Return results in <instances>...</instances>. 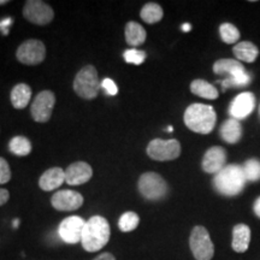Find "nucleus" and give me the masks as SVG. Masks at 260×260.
<instances>
[{
	"label": "nucleus",
	"instance_id": "9",
	"mask_svg": "<svg viewBox=\"0 0 260 260\" xmlns=\"http://www.w3.org/2000/svg\"><path fill=\"white\" fill-rule=\"evenodd\" d=\"M16 57L24 65H39L46 58V47L40 40H27L18 47Z\"/></svg>",
	"mask_w": 260,
	"mask_h": 260
},
{
	"label": "nucleus",
	"instance_id": "26",
	"mask_svg": "<svg viewBox=\"0 0 260 260\" xmlns=\"http://www.w3.org/2000/svg\"><path fill=\"white\" fill-rule=\"evenodd\" d=\"M243 174H245L246 180L248 182L260 181V160L259 159L252 158L245 161L242 167Z\"/></svg>",
	"mask_w": 260,
	"mask_h": 260
},
{
	"label": "nucleus",
	"instance_id": "40",
	"mask_svg": "<svg viewBox=\"0 0 260 260\" xmlns=\"http://www.w3.org/2000/svg\"><path fill=\"white\" fill-rule=\"evenodd\" d=\"M259 117H260V106H259Z\"/></svg>",
	"mask_w": 260,
	"mask_h": 260
},
{
	"label": "nucleus",
	"instance_id": "13",
	"mask_svg": "<svg viewBox=\"0 0 260 260\" xmlns=\"http://www.w3.org/2000/svg\"><path fill=\"white\" fill-rule=\"evenodd\" d=\"M83 197L75 190H59L54 193L51 204L58 211H75L83 205Z\"/></svg>",
	"mask_w": 260,
	"mask_h": 260
},
{
	"label": "nucleus",
	"instance_id": "3",
	"mask_svg": "<svg viewBox=\"0 0 260 260\" xmlns=\"http://www.w3.org/2000/svg\"><path fill=\"white\" fill-rule=\"evenodd\" d=\"M184 124L191 132L199 134H210L216 125L217 115L211 105L191 104L184 112Z\"/></svg>",
	"mask_w": 260,
	"mask_h": 260
},
{
	"label": "nucleus",
	"instance_id": "31",
	"mask_svg": "<svg viewBox=\"0 0 260 260\" xmlns=\"http://www.w3.org/2000/svg\"><path fill=\"white\" fill-rule=\"evenodd\" d=\"M102 88L109 94V95H116L118 93V88H117L116 83L113 82L111 79H104L102 82Z\"/></svg>",
	"mask_w": 260,
	"mask_h": 260
},
{
	"label": "nucleus",
	"instance_id": "20",
	"mask_svg": "<svg viewBox=\"0 0 260 260\" xmlns=\"http://www.w3.org/2000/svg\"><path fill=\"white\" fill-rule=\"evenodd\" d=\"M11 104L15 109L22 110L31 99V88L25 83H18L11 90Z\"/></svg>",
	"mask_w": 260,
	"mask_h": 260
},
{
	"label": "nucleus",
	"instance_id": "36",
	"mask_svg": "<svg viewBox=\"0 0 260 260\" xmlns=\"http://www.w3.org/2000/svg\"><path fill=\"white\" fill-rule=\"evenodd\" d=\"M191 29V25L189 24V23H184V24H182V30L183 31H189Z\"/></svg>",
	"mask_w": 260,
	"mask_h": 260
},
{
	"label": "nucleus",
	"instance_id": "8",
	"mask_svg": "<svg viewBox=\"0 0 260 260\" xmlns=\"http://www.w3.org/2000/svg\"><path fill=\"white\" fill-rule=\"evenodd\" d=\"M147 154L153 160H175L181 155V144L176 139H154L147 146Z\"/></svg>",
	"mask_w": 260,
	"mask_h": 260
},
{
	"label": "nucleus",
	"instance_id": "25",
	"mask_svg": "<svg viewBox=\"0 0 260 260\" xmlns=\"http://www.w3.org/2000/svg\"><path fill=\"white\" fill-rule=\"evenodd\" d=\"M9 148L11 153L18 157H25L31 152L30 141L24 136H15L11 139L9 144Z\"/></svg>",
	"mask_w": 260,
	"mask_h": 260
},
{
	"label": "nucleus",
	"instance_id": "38",
	"mask_svg": "<svg viewBox=\"0 0 260 260\" xmlns=\"http://www.w3.org/2000/svg\"><path fill=\"white\" fill-rule=\"evenodd\" d=\"M8 0H0V5H5V4H8Z\"/></svg>",
	"mask_w": 260,
	"mask_h": 260
},
{
	"label": "nucleus",
	"instance_id": "30",
	"mask_svg": "<svg viewBox=\"0 0 260 260\" xmlns=\"http://www.w3.org/2000/svg\"><path fill=\"white\" fill-rule=\"evenodd\" d=\"M11 180V170L9 162L0 157V184H5Z\"/></svg>",
	"mask_w": 260,
	"mask_h": 260
},
{
	"label": "nucleus",
	"instance_id": "33",
	"mask_svg": "<svg viewBox=\"0 0 260 260\" xmlns=\"http://www.w3.org/2000/svg\"><path fill=\"white\" fill-rule=\"evenodd\" d=\"M9 198H10L9 191L6 189H3V188H0V206H3V205L8 203Z\"/></svg>",
	"mask_w": 260,
	"mask_h": 260
},
{
	"label": "nucleus",
	"instance_id": "5",
	"mask_svg": "<svg viewBox=\"0 0 260 260\" xmlns=\"http://www.w3.org/2000/svg\"><path fill=\"white\" fill-rule=\"evenodd\" d=\"M100 88H102V82L93 65H86L82 68L74 80V90L82 99H94L99 94Z\"/></svg>",
	"mask_w": 260,
	"mask_h": 260
},
{
	"label": "nucleus",
	"instance_id": "21",
	"mask_svg": "<svg viewBox=\"0 0 260 260\" xmlns=\"http://www.w3.org/2000/svg\"><path fill=\"white\" fill-rule=\"evenodd\" d=\"M234 54L239 61H246V63H253L259 54L258 47L249 41H242L237 44L233 48Z\"/></svg>",
	"mask_w": 260,
	"mask_h": 260
},
{
	"label": "nucleus",
	"instance_id": "1",
	"mask_svg": "<svg viewBox=\"0 0 260 260\" xmlns=\"http://www.w3.org/2000/svg\"><path fill=\"white\" fill-rule=\"evenodd\" d=\"M110 234L109 222L102 216H94L84 224L81 243L87 252H98L109 242Z\"/></svg>",
	"mask_w": 260,
	"mask_h": 260
},
{
	"label": "nucleus",
	"instance_id": "16",
	"mask_svg": "<svg viewBox=\"0 0 260 260\" xmlns=\"http://www.w3.org/2000/svg\"><path fill=\"white\" fill-rule=\"evenodd\" d=\"M226 152L223 147L214 146L206 151L203 158V169L207 174H218L225 167Z\"/></svg>",
	"mask_w": 260,
	"mask_h": 260
},
{
	"label": "nucleus",
	"instance_id": "28",
	"mask_svg": "<svg viewBox=\"0 0 260 260\" xmlns=\"http://www.w3.org/2000/svg\"><path fill=\"white\" fill-rule=\"evenodd\" d=\"M139 223H140V218L138 214L135 212H132V211H129V212H125L122 214V217L119 218L118 226L122 232L129 233V232H133V230H135L136 228H138Z\"/></svg>",
	"mask_w": 260,
	"mask_h": 260
},
{
	"label": "nucleus",
	"instance_id": "32",
	"mask_svg": "<svg viewBox=\"0 0 260 260\" xmlns=\"http://www.w3.org/2000/svg\"><path fill=\"white\" fill-rule=\"evenodd\" d=\"M12 23V19L11 18H5L4 21L0 22V29H2L3 34L4 35H8V28L11 25Z\"/></svg>",
	"mask_w": 260,
	"mask_h": 260
},
{
	"label": "nucleus",
	"instance_id": "19",
	"mask_svg": "<svg viewBox=\"0 0 260 260\" xmlns=\"http://www.w3.org/2000/svg\"><path fill=\"white\" fill-rule=\"evenodd\" d=\"M220 136L228 144H237L242 138V125L237 119L230 118L220 126Z\"/></svg>",
	"mask_w": 260,
	"mask_h": 260
},
{
	"label": "nucleus",
	"instance_id": "17",
	"mask_svg": "<svg viewBox=\"0 0 260 260\" xmlns=\"http://www.w3.org/2000/svg\"><path fill=\"white\" fill-rule=\"evenodd\" d=\"M65 181V171L61 168H51L41 175L39 186L42 190L51 191L60 187Z\"/></svg>",
	"mask_w": 260,
	"mask_h": 260
},
{
	"label": "nucleus",
	"instance_id": "34",
	"mask_svg": "<svg viewBox=\"0 0 260 260\" xmlns=\"http://www.w3.org/2000/svg\"><path fill=\"white\" fill-rule=\"evenodd\" d=\"M94 260H116L115 256H113L111 253H103L99 256H96Z\"/></svg>",
	"mask_w": 260,
	"mask_h": 260
},
{
	"label": "nucleus",
	"instance_id": "15",
	"mask_svg": "<svg viewBox=\"0 0 260 260\" xmlns=\"http://www.w3.org/2000/svg\"><path fill=\"white\" fill-rule=\"evenodd\" d=\"M93 176V169L88 162L76 161L65 170V182L70 186H80L87 183Z\"/></svg>",
	"mask_w": 260,
	"mask_h": 260
},
{
	"label": "nucleus",
	"instance_id": "18",
	"mask_svg": "<svg viewBox=\"0 0 260 260\" xmlns=\"http://www.w3.org/2000/svg\"><path fill=\"white\" fill-rule=\"evenodd\" d=\"M251 243V228L246 224H236L233 229L232 247L236 253H245Z\"/></svg>",
	"mask_w": 260,
	"mask_h": 260
},
{
	"label": "nucleus",
	"instance_id": "4",
	"mask_svg": "<svg viewBox=\"0 0 260 260\" xmlns=\"http://www.w3.org/2000/svg\"><path fill=\"white\" fill-rule=\"evenodd\" d=\"M213 73L223 75L226 74L228 79L223 80V89L232 88V87H243L251 82V75L243 68L239 60L235 59H219L213 64Z\"/></svg>",
	"mask_w": 260,
	"mask_h": 260
},
{
	"label": "nucleus",
	"instance_id": "35",
	"mask_svg": "<svg viewBox=\"0 0 260 260\" xmlns=\"http://www.w3.org/2000/svg\"><path fill=\"white\" fill-rule=\"evenodd\" d=\"M253 210H254L255 216L260 218V197L256 198V200L254 201V205H253Z\"/></svg>",
	"mask_w": 260,
	"mask_h": 260
},
{
	"label": "nucleus",
	"instance_id": "10",
	"mask_svg": "<svg viewBox=\"0 0 260 260\" xmlns=\"http://www.w3.org/2000/svg\"><path fill=\"white\" fill-rule=\"evenodd\" d=\"M56 96L51 90H42L31 103L30 112L35 122L46 123L50 121L52 111H53Z\"/></svg>",
	"mask_w": 260,
	"mask_h": 260
},
{
	"label": "nucleus",
	"instance_id": "24",
	"mask_svg": "<svg viewBox=\"0 0 260 260\" xmlns=\"http://www.w3.org/2000/svg\"><path fill=\"white\" fill-rule=\"evenodd\" d=\"M140 16H141V18L144 19L146 23L154 24L161 21L164 12H162L161 6L157 4V3H148V4H146L142 8Z\"/></svg>",
	"mask_w": 260,
	"mask_h": 260
},
{
	"label": "nucleus",
	"instance_id": "6",
	"mask_svg": "<svg viewBox=\"0 0 260 260\" xmlns=\"http://www.w3.org/2000/svg\"><path fill=\"white\" fill-rule=\"evenodd\" d=\"M139 190L145 199L158 201L167 197L169 187L160 175L155 172H145L139 180Z\"/></svg>",
	"mask_w": 260,
	"mask_h": 260
},
{
	"label": "nucleus",
	"instance_id": "23",
	"mask_svg": "<svg viewBox=\"0 0 260 260\" xmlns=\"http://www.w3.org/2000/svg\"><path fill=\"white\" fill-rule=\"evenodd\" d=\"M146 40V30L136 22H128L125 25V41L130 46H139Z\"/></svg>",
	"mask_w": 260,
	"mask_h": 260
},
{
	"label": "nucleus",
	"instance_id": "11",
	"mask_svg": "<svg viewBox=\"0 0 260 260\" xmlns=\"http://www.w3.org/2000/svg\"><path fill=\"white\" fill-rule=\"evenodd\" d=\"M23 16L27 21L38 25L48 24L54 17V12L46 3L40 0H29L24 4Z\"/></svg>",
	"mask_w": 260,
	"mask_h": 260
},
{
	"label": "nucleus",
	"instance_id": "7",
	"mask_svg": "<svg viewBox=\"0 0 260 260\" xmlns=\"http://www.w3.org/2000/svg\"><path fill=\"white\" fill-rule=\"evenodd\" d=\"M190 251L197 260H211L214 255V246L207 229L197 225L191 230L189 237Z\"/></svg>",
	"mask_w": 260,
	"mask_h": 260
},
{
	"label": "nucleus",
	"instance_id": "29",
	"mask_svg": "<svg viewBox=\"0 0 260 260\" xmlns=\"http://www.w3.org/2000/svg\"><path fill=\"white\" fill-rule=\"evenodd\" d=\"M126 63L129 64H135L140 65L142 64L146 59V53L144 51H139L136 48H130V50H126L123 54Z\"/></svg>",
	"mask_w": 260,
	"mask_h": 260
},
{
	"label": "nucleus",
	"instance_id": "39",
	"mask_svg": "<svg viewBox=\"0 0 260 260\" xmlns=\"http://www.w3.org/2000/svg\"><path fill=\"white\" fill-rule=\"evenodd\" d=\"M168 132H174V128L172 126H168Z\"/></svg>",
	"mask_w": 260,
	"mask_h": 260
},
{
	"label": "nucleus",
	"instance_id": "2",
	"mask_svg": "<svg viewBox=\"0 0 260 260\" xmlns=\"http://www.w3.org/2000/svg\"><path fill=\"white\" fill-rule=\"evenodd\" d=\"M246 182L247 180L242 167L230 164L225 165L218 174H216L213 184L217 191L224 197H236L245 189Z\"/></svg>",
	"mask_w": 260,
	"mask_h": 260
},
{
	"label": "nucleus",
	"instance_id": "12",
	"mask_svg": "<svg viewBox=\"0 0 260 260\" xmlns=\"http://www.w3.org/2000/svg\"><path fill=\"white\" fill-rule=\"evenodd\" d=\"M86 222L79 216H71L65 218L58 228V234L64 242L77 243L82 240V234Z\"/></svg>",
	"mask_w": 260,
	"mask_h": 260
},
{
	"label": "nucleus",
	"instance_id": "37",
	"mask_svg": "<svg viewBox=\"0 0 260 260\" xmlns=\"http://www.w3.org/2000/svg\"><path fill=\"white\" fill-rule=\"evenodd\" d=\"M12 224H14V228H18L19 220H18V219H15V220H14V223H12Z\"/></svg>",
	"mask_w": 260,
	"mask_h": 260
},
{
	"label": "nucleus",
	"instance_id": "22",
	"mask_svg": "<svg viewBox=\"0 0 260 260\" xmlns=\"http://www.w3.org/2000/svg\"><path fill=\"white\" fill-rule=\"evenodd\" d=\"M190 90L191 93L195 94V95L209 100L217 99L219 95L216 87L205 80H194L193 82L190 83Z\"/></svg>",
	"mask_w": 260,
	"mask_h": 260
},
{
	"label": "nucleus",
	"instance_id": "27",
	"mask_svg": "<svg viewBox=\"0 0 260 260\" xmlns=\"http://www.w3.org/2000/svg\"><path fill=\"white\" fill-rule=\"evenodd\" d=\"M220 39L225 44H235L240 39V30L232 23H223L219 27Z\"/></svg>",
	"mask_w": 260,
	"mask_h": 260
},
{
	"label": "nucleus",
	"instance_id": "14",
	"mask_svg": "<svg viewBox=\"0 0 260 260\" xmlns=\"http://www.w3.org/2000/svg\"><path fill=\"white\" fill-rule=\"evenodd\" d=\"M255 107V96L251 92L239 94L230 104L229 113L234 119H245L253 112Z\"/></svg>",
	"mask_w": 260,
	"mask_h": 260
}]
</instances>
